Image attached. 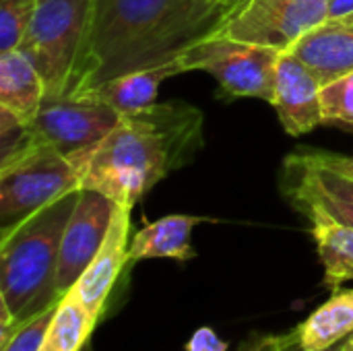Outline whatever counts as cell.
<instances>
[{
  "label": "cell",
  "instance_id": "cell-25",
  "mask_svg": "<svg viewBox=\"0 0 353 351\" xmlns=\"http://www.w3.org/2000/svg\"><path fill=\"white\" fill-rule=\"evenodd\" d=\"M228 341H223L213 329L201 327L192 333L190 341L186 343V351H228Z\"/></svg>",
  "mask_w": 353,
  "mask_h": 351
},
{
  "label": "cell",
  "instance_id": "cell-7",
  "mask_svg": "<svg viewBox=\"0 0 353 351\" xmlns=\"http://www.w3.org/2000/svg\"><path fill=\"white\" fill-rule=\"evenodd\" d=\"M325 19L329 0H244L217 33L288 52Z\"/></svg>",
  "mask_w": 353,
  "mask_h": 351
},
{
  "label": "cell",
  "instance_id": "cell-19",
  "mask_svg": "<svg viewBox=\"0 0 353 351\" xmlns=\"http://www.w3.org/2000/svg\"><path fill=\"white\" fill-rule=\"evenodd\" d=\"M97 325L99 323L91 317L85 304L68 292L56 308L41 351H81Z\"/></svg>",
  "mask_w": 353,
  "mask_h": 351
},
{
  "label": "cell",
  "instance_id": "cell-1",
  "mask_svg": "<svg viewBox=\"0 0 353 351\" xmlns=\"http://www.w3.org/2000/svg\"><path fill=\"white\" fill-rule=\"evenodd\" d=\"M242 2L95 0L91 25L64 97H77L120 74L176 60L217 33Z\"/></svg>",
  "mask_w": 353,
  "mask_h": 351
},
{
  "label": "cell",
  "instance_id": "cell-13",
  "mask_svg": "<svg viewBox=\"0 0 353 351\" xmlns=\"http://www.w3.org/2000/svg\"><path fill=\"white\" fill-rule=\"evenodd\" d=\"M180 72H182V66H180V60L176 58V60L165 62L155 68L120 74L116 79H110L89 91L77 95V97L105 103V106L114 108L118 114H130V112H139V110H145V108L157 103L159 85L165 79L176 77Z\"/></svg>",
  "mask_w": 353,
  "mask_h": 351
},
{
  "label": "cell",
  "instance_id": "cell-22",
  "mask_svg": "<svg viewBox=\"0 0 353 351\" xmlns=\"http://www.w3.org/2000/svg\"><path fill=\"white\" fill-rule=\"evenodd\" d=\"M285 168L296 170L298 174H302L306 180H310L314 186L337 194V197H345L353 201V180L347 176L337 174L331 168H325L321 163H316L308 153H294L285 159Z\"/></svg>",
  "mask_w": 353,
  "mask_h": 351
},
{
  "label": "cell",
  "instance_id": "cell-6",
  "mask_svg": "<svg viewBox=\"0 0 353 351\" xmlns=\"http://www.w3.org/2000/svg\"><path fill=\"white\" fill-rule=\"evenodd\" d=\"M279 56L281 50L213 33L180 54L178 60L182 72L205 70L234 97H259L271 103Z\"/></svg>",
  "mask_w": 353,
  "mask_h": 351
},
{
  "label": "cell",
  "instance_id": "cell-31",
  "mask_svg": "<svg viewBox=\"0 0 353 351\" xmlns=\"http://www.w3.org/2000/svg\"><path fill=\"white\" fill-rule=\"evenodd\" d=\"M347 341H352V343H353V335H352V337H350V339H347Z\"/></svg>",
  "mask_w": 353,
  "mask_h": 351
},
{
  "label": "cell",
  "instance_id": "cell-29",
  "mask_svg": "<svg viewBox=\"0 0 353 351\" xmlns=\"http://www.w3.org/2000/svg\"><path fill=\"white\" fill-rule=\"evenodd\" d=\"M353 12V0H329V17H343Z\"/></svg>",
  "mask_w": 353,
  "mask_h": 351
},
{
  "label": "cell",
  "instance_id": "cell-17",
  "mask_svg": "<svg viewBox=\"0 0 353 351\" xmlns=\"http://www.w3.org/2000/svg\"><path fill=\"white\" fill-rule=\"evenodd\" d=\"M308 221L325 269L323 285L337 292L343 283L353 281V228L325 217H310Z\"/></svg>",
  "mask_w": 353,
  "mask_h": 351
},
{
  "label": "cell",
  "instance_id": "cell-33",
  "mask_svg": "<svg viewBox=\"0 0 353 351\" xmlns=\"http://www.w3.org/2000/svg\"><path fill=\"white\" fill-rule=\"evenodd\" d=\"M240 351H242V350H240Z\"/></svg>",
  "mask_w": 353,
  "mask_h": 351
},
{
  "label": "cell",
  "instance_id": "cell-3",
  "mask_svg": "<svg viewBox=\"0 0 353 351\" xmlns=\"http://www.w3.org/2000/svg\"><path fill=\"white\" fill-rule=\"evenodd\" d=\"M79 192L60 197L0 234V306L17 325L62 300L56 290L60 242Z\"/></svg>",
  "mask_w": 353,
  "mask_h": 351
},
{
  "label": "cell",
  "instance_id": "cell-14",
  "mask_svg": "<svg viewBox=\"0 0 353 351\" xmlns=\"http://www.w3.org/2000/svg\"><path fill=\"white\" fill-rule=\"evenodd\" d=\"M46 99V83L33 60L21 50L0 52V108L31 124Z\"/></svg>",
  "mask_w": 353,
  "mask_h": 351
},
{
  "label": "cell",
  "instance_id": "cell-28",
  "mask_svg": "<svg viewBox=\"0 0 353 351\" xmlns=\"http://www.w3.org/2000/svg\"><path fill=\"white\" fill-rule=\"evenodd\" d=\"M279 339L281 335H265L259 337L256 341L244 343L242 351H279Z\"/></svg>",
  "mask_w": 353,
  "mask_h": 351
},
{
  "label": "cell",
  "instance_id": "cell-2",
  "mask_svg": "<svg viewBox=\"0 0 353 351\" xmlns=\"http://www.w3.org/2000/svg\"><path fill=\"white\" fill-rule=\"evenodd\" d=\"M203 141V114L182 101L120 114L118 124L89 151L81 188L134 207L170 172L182 168Z\"/></svg>",
  "mask_w": 353,
  "mask_h": 351
},
{
  "label": "cell",
  "instance_id": "cell-15",
  "mask_svg": "<svg viewBox=\"0 0 353 351\" xmlns=\"http://www.w3.org/2000/svg\"><path fill=\"white\" fill-rule=\"evenodd\" d=\"M203 217L194 215H165L143 230L130 242V263L147 259H174L186 263L196 257L190 236Z\"/></svg>",
  "mask_w": 353,
  "mask_h": 351
},
{
  "label": "cell",
  "instance_id": "cell-23",
  "mask_svg": "<svg viewBox=\"0 0 353 351\" xmlns=\"http://www.w3.org/2000/svg\"><path fill=\"white\" fill-rule=\"evenodd\" d=\"M58 304H54V306L46 308L43 312L31 317L29 321L21 323L14 329V333L10 335V339L0 345V351H41L43 341L48 337V331L52 327V321L56 317Z\"/></svg>",
  "mask_w": 353,
  "mask_h": 351
},
{
  "label": "cell",
  "instance_id": "cell-24",
  "mask_svg": "<svg viewBox=\"0 0 353 351\" xmlns=\"http://www.w3.org/2000/svg\"><path fill=\"white\" fill-rule=\"evenodd\" d=\"M29 149V124L10 110L0 108V166L12 161Z\"/></svg>",
  "mask_w": 353,
  "mask_h": 351
},
{
  "label": "cell",
  "instance_id": "cell-16",
  "mask_svg": "<svg viewBox=\"0 0 353 351\" xmlns=\"http://www.w3.org/2000/svg\"><path fill=\"white\" fill-rule=\"evenodd\" d=\"M296 331L308 351H327L347 341L353 335V290L335 292Z\"/></svg>",
  "mask_w": 353,
  "mask_h": 351
},
{
  "label": "cell",
  "instance_id": "cell-11",
  "mask_svg": "<svg viewBox=\"0 0 353 351\" xmlns=\"http://www.w3.org/2000/svg\"><path fill=\"white\" fill-rule=\"evenodd\" d=\"M130 207L116 205L103 246L70 290L97 323L103 317L118 277L130 263Z\"/></svg>",
  "mask_w": 353,
  "mask_h": 351
},
{
  "label": "cell",
  "instance_id": "cell-20",
  "mask_svg": "<svg viewBox=\"0 0 353 351\" xmlns=\"http://www.w3.org/2000/svg\"><path fill=\"white\" fill-rule=\"evenodd\" d=\"M323 124H331L353 134V70L323 85Z\"/></svg>",
  "mask_w": 353,
  "mask_h": 351
},
{
  "label": "cell",
  "instance_id": "cell-30",
  "mask_svg": "<svg viewBox=\"0 0 353 351\" xmlns=\"http://www.w3.org/2000/svg\"><path fill=\"white\" fill-rule=\"evenodd\" d=\"M343 351H353V343L352 341H345V350Z\"/></svg>",
  "mask_w": 353,
  "mask_h": 351
},
{
  "label": "cell",
  "instance_id": "cell-4",
  "mask_svg": "<svg viewBox=\"0 0 353 351\" xmlns=\"http://www.w3.org/2000/svg\"><path fill=\"white\" fill-rule=\"evenodd\" d=\"M87 155L89 151L62 155L50 147H33L0 166V234L79 190Z\"/></svg>",
  "mask_w": 353,
  "mask_h": 351
},
{
  "label": "cell",
  "instance_id": "cell-5",
  "mask_svg": "<svg viewBox=\"0 0 353 351\" xmlns=\"http://www.w3.org/2000/svg\"><path fill=\"white\" fill-rule=\"evenodd\" d=\"M93 2L95 0H39L37 4L19 48L41 72L46 99L66 95L91 25Z\"/></svg>",
  "mask_w": 353,
  "mask_h": 351
},
{
  "label": "cell",
  "instance_id": "cell-32",
  "mask_svg": "<svg viewBox=\"0 0 353 351\" xmlns=\"http://www.w3.org/2000/svg\"><path fill=\"white\" fill-rule=\"evenodd\" d=\"M238 2H242V0H238Z\"/></svg>",
  "mask_w": 353,
  "mask_h": 351
},
{
  "label": "cell",
  "instance_id": "cell-21",
  "mask_svg": "<svg viewBox=\"0 0 353 351\" xmlns=\"http://www.w3.org/2000/svg\"><path fill=\"white\" fill-rule=\"evenodd\" d=\"M39 0H0V52L21 46Z\"/></svg>",
  "mask_w": 353,
  "mask_h": 351
},
{
  "label": "cell",
  "instance_id": "cell-27",
  "mask_svg": "<svg viewBox=\"0 0 353 351\" xmlns=\"http://www.w3.org/2000/svg\"><path fill=\"white\" fill-rule=\"evenodd\" d=\"M343 350H345V341L327 351H343ZM279 351H308V350H304V345H302V341H300V337H298V331L294 329V331H290V333L281 335V339H279Z\"/></svg>",
  "mask_w": 353,
  "mask_h": 351
},
{
  "label": "cell",
  "instance_id": "cell-26",
  "mask_svg": "<svg viewBox=\"0 0 353 351\" xmlns=\"http://www.w3.org/2000/svg\"><path fill=\"white\" fill-rule=\"evenodd\" d=\"M316 163L325 166V168H331L335 170L337 174L341 176H347L353 180V155H337V153H308Z\"/></svg>",
  "mask_w": 353,
  "mask_h": 351
},
{
  "label": "cell",
  "instance_id": "cell-9",
  "mask_svg": "<svg viewBox=\"0 0 353 351\" xmlns=\"http://www.w3.org/2000/svg\"><path fill=\"white\" fill-rule=\"evenodd\" d=\"M116 203L105 194L81 188L74 211L64 228L58 257L56 290L64 298L91 265L95 254L105 242Z\"/></svg>",
  "mask_w": 353,
  "mask_h": 351
},
{
  "label": "cell",
  "instance_id": "cell-10",
  "mask_svg": "<svg viewBox=\"0 0 353 351\" xmlns=\"http://www.w3.org/2000/svg\"><path fill=\"white\" fill-rule=\"evenodd\" d=\"M323 81L292 52H281L275 68L271 106L290 137H302L323 124Z\"/></svg>",
  "mask_w": 353,
  "mask_h": 351
},
{
  "label": "cell",
  "instance_id": "cell-8",
  "mask_svg": "<svg viewBox=\"0 0 353 351\" xmlns=\"http://www.w3.org/2000/svg\"><path fill=\"white\" fill-rule=\"evenodd\" d=\"M118 120L120 114L114 108L93 99H46L35 120L29 124V149L50 147L62 155L85 153L91 151Z\"/></svg>",
  "mask_w": 353,
  "mask_h": 351
},
{
  "label": "cell",
  "instance_id": "cell-18",
  "mask_svg": "<svg viewBox=\"0 0 353 351\" xmlns=\"http://www.w3.org/2000/svg\"><path fill=\"white\" fill-rule=\"evenodd\" d=\"M283 192L290 199V203L306 217H325L331 221H337L341 225L353 228V201L345 197L331 194L319 186H314L310 180H306L302 174H298L292 168H285L283 176Z\"/></svg>",
  "mask_w": 353,
  "mask_h": 351
},
{
  "label": "cell",
  "instance_id": "cell-12",
  "mask_svg": "<svg viewBox=\"0 0 353 351\" xmlns=\"http://www.w3.org/2000/svg\"><path fill=\"white\" fill-rule=\"evenodd\" d=\"M306 62L323 85L353 70V12L329 17L308 31L292 50Z\"/></svg>",
  "mask_w": 353,
  "mask_h": 351
}]
</instances>
